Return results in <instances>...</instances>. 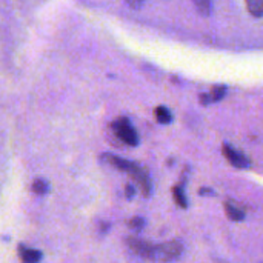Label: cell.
I'll return each instance as SVG.
<instances>
[{"instance_id": "cell-1", "label": "cell", "mask_w": 263, "mask_h": 263, "mask_svg": "<svg viewBox=\"0 0 263 263\" xmlns=\"http://www.w3.org/2000/svg\"><path fill=\"white\" fill-rule=\"evenodd\" d=\"M103 159L111 166H114L116 170H119L122 173H126L137 183V186L140 188L143 196L148 197L151 194V179H149V176H148L145 168H142L140 165H137V163H134L131 160H126V159H122L119 156H114V154H105Z\"/></svg>"}, {"instance_id": "cell-2", "label": "cell", "mask_w": 263, "mask_h": 263, "mask_svg": "<svg viewBox=\"0 0 263 263\" xmlns=\"http://www.w3.org/2000/svg\"><path fill=\"white\" fill-rule=\"evenodd\" d=\"M111 129L114 136L125 145L128 146H137L139 145V134L129 119L126 117H119L114 122H111Z\"/></svg>"}, {"instance_id": "cell-3", "label": "cell", "mask_w": 263, "mask_h": 263, "mask_svg": "<svg viewBox=\"0 0 263 263\" xmlns=\"http://www.w3.org/2000/svg\"><path fill=\"white\" fill-rule=\"evenodd\" d=\"M183 247L179 240H171L162 245H153L151 260L156 262H171L180 257Z\"/></svg>"}, {"instance_id": "cell-4", "label": "cell", "mask_w": 263, "mask_h": 263, "mask_svg": "<svg viewBox=\"0 0 263 263\" xmlns=\"http://www.w3.org/2000/svg\"><path fill=\"white\" fill-rule=\"evenodd\" d=\"M222 153H223L225 159H227V160H228L234 168L245 170V168H248V166L251 165L250 159H248L243 153L237 151L236 148H233V146H231V145H228V143H225V145L222 146Z\"/></svg>"}, {"instance_id": "cell-5", "label": "cell", "mask_w": 263, "mask_h": 263, "mask_svg": "<svg viewBox=\"0 0 263 263\" xmlns=\"http://www.w3.org/2000/svg\"><path fill=\"white\" fill-rule=\"evenodd\" d=\"M128 247L137 254V256H142L143 259H148L151 260V253H153V245L142 240V239H136V237H129L126 240Z\"/></svg>"}, {"instance_id": "cell-6", "label": "cell", "mask_w": 263, "mask_h": 263, "mask_svg": "<svg viewBox=\"0 0 263 263\" xmlns=\"http://www.w3.org/2000/svg\"><path fill=\"white\" fill-rule=\"evenodd\" d=\"M18 257L22 263H40L42 262V253L34 248H28L20 245L18 247Z\"/></svg>"}, {"instance_id": "cell-7", "label": "cell", "mask_w": 263, "mask_h": 263, "mask_svg": "<svg viewBox=\"0 0 263 263\" xmlns=\"http://www.w3.org/2000/svg\"><path fill=\"white\" fill-rule=\"evenodd\" d=\"M227 94V88L219 85V86H214L208 94H203L200 99H202V103L208 105V103H214V102H220Z\"/></svg>"}, {"instance_id": "cell-8", "label": "cell", "mask_w": 263, "mask_h": 263, "mask_svg": "<svg viewBox=\"0 0 263 263\" xmlns=\"http://www.w3.org/2000/svg\"><path fill=\"white\" fill-rule=\"evenodd\" d=\"M225 213H227L228 219H231L233 222H240L245 219L243 211L239 206H236L233 202H225Z\"/></svg>"}, {"instance_id": "cell-9", "label": "cell", "mask_w": 263, "mask_h": 263, "mask_svg": "<svg viewBox=\"0 0 263 263\" xmlns=\"http://www.w3.org/2000/svg\"><path fill=\"white\" fill-rule=\"evenodd\" d=\"M154 116H156V120L162 125H168L173 120V114L166 106H157L154 111Z\"/></svg>"}, {"instance_id": "cell-10", "label": "cell", "mask_w": 263, "mask_h": 263, "mask_svg": "<svg viewBox=\"0 0 263 263\" xmlns=\"http://www.w3.org/2000/svg\"><path fill=\"white\" fill-rule=\"evenodd\" d=\"M245 3H247L248 12L253 17L256 18L263 17V0H245Z\"/></svg>"}, {"instance_id": "cell-11", "label": "cell", "mask_w": 263, "mask_h": 263, "mask_svg": "<svg viewBox=\"0 0 263 263\" xmlns=\"http://www.w3.org/2000/svg\"><path fill=\"white\" fill-rule=\"evenodd\" d=\"M194 2V5H196V8H197V11L202 14V15H210V12H211V9H213V0H193Z\"/></svg>"}, {"instance_id": "cell-12", "label": "cell", "mask_w": 263, "mask_h": 263, "mask_svg": "<svg viewBox=\"0 0 263 263\" xmlns=\"http://www.w3.org/2000/svg\"><path fill=\"white\" fill-rule=\"evenodd\" d=\"M32 191L35 194H40V196L46 194L49 191V183L46 180H43V179H35L34 183H32Z\"/></svg>"}, {"instance_id": "cell-13", "label": "cell", "mask_w": 263, "mask_h": 263, "mask_svg": "<svg viewBox=\"0 0 263 263\" xmlns=\"http://www.w3.org/2000/svg\"><path fill=\"white\" fill-rule=\"evenodd\" d=\"M173 196H174L176 203H177L180 208H186V206H188V200H186L185 193H183V190H182L180 186H176V188L173 190Z\"/></svg>"}, {"instance_id": "cell-14", "label": "cell", "mask_w": 263, "mask_h": 263, "mask_svg": "<svg viewBox=\"0 0 263 263\" xmlns=\"http://www.w3.org/2000/svg\"><path fill=\"white\" fill-rule=\"evenodd\" d=\"M143 225H145V220H143L142 217H136V219H133V220L129 222V227L134 228V230H140Z\"/></svg>"}, {"instance_id": "cell-15", "label": "cell", "mask_w": 263, "mask_h": 263, "mask_svg": "<svg viewBox=\"0 0 263 263\" xmlns=\"http://www.w3.org/2000/svg\"><path fill=\"white\" fill-rule=\"evenodd\" d=\"M143 2H145V0H126V3H128L133 9H139V8H142Z\"/></svg>"}, {"instance_id": "cell-16", "label": "cell", "mask_w": 263, "mask_h": 263, "mask_svg": "<svg viewBox=\"0 0 263 263\" xmlns=\"http://www.w3.org/2000/svg\"><path fill=\"white\" fill-rule=\"evenodd\" d=\"M134 194H136L134 188H133L131 185H128V186H126V197H128V199H131V197H134Z\"/></svg>"}]
</instances>
